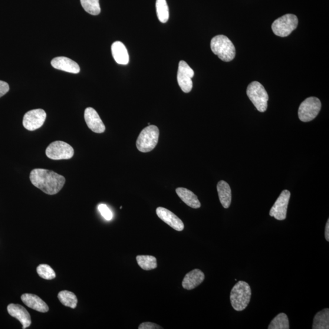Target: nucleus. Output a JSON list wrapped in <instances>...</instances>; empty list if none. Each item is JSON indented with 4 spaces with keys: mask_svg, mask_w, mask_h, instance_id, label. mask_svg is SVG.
Wrapping results in <instances>:
<instances>
[{
    "mask_svg": "<svg viewBox=\"0 0 329 329\" xmlns=\"http://www.w3.org/2000/svg\"><path fill=\"white\" fill-rule=\"evenodd\" d=\"M58 298L61 303L71 308L77 307L78 299L77 296L71 291H62L59 293Z\"/></svg>",
    "mask_w": 329,
    "mask_h": 329,
    "instance_id": "obj_23",
    "label": "nucleus"
},
{
    "mask_svg": "<svg viewBox=\"0 0 329 329\" xmlns=\"http://www.w3.org/2000/svg\"><path fill=\"white\" fill-rule=\"evenodd\" d=\"M84 118L88 128L94 133L101 134L106 130L103 121L94 108L87 107L85 110Z\"/></svg>",
    "mask_w": 329,
    "mask_h": 329,
    "instance_id": "obj_12",
    "label": "nucleus"
},
{
    "mask_svg": "<svg viewBox=\"0 0 329 329\" xmlns=\"http://www.w3.org/2000/svg\"><path fill=\"white\" fill-rule=\"evenodd\" d=\"M194 71L188 64L184 61H180L177 71V82L181 89L185 93H189L193 88L192 78L194 77Z\"/></svg>",
    "mask_w": 329,
    "mask_h": 329,
    "instance_id": "obj_9",
    "label": "nucleus"
},
{
    "mask_svg": "<svg viewBox=\"0 0 329 329\" xmlns=\"http://www.w3.org/2000/svg\"><path fill=\"white\" fill-rule=\"evenodd\" d=\"M325 237L327 242H329V220H327L325 229Z\"/></svg>",
    "mask_w": 329,
    "mask_h": 329,
    "instance_id": "obj_31",
    "label": "nucleus"
},
{
    "mask_svg": "<svg viewBox=\"0 0 329 329\" xmlns=\"http://www.w3.org/2000/svg\"><path fill=\"white\" fill-rule=\"evenodd\" d=\"M46 155L52 160L70 159L74 155V150L64 141H56L48 147Z\"/></svg>",
    "mask_w": 329,
    "mask_h": 329,
    "instance_id": "obj_8",
    "label": "nucleus"
},
{
    "mask_svg": "<svg viewBox=\"0 0 329 329\" xmlns=\"http://www.w3.org/2000/svg\"><path fill=\"white\" fill-rule=\"evenodd\" d=\"M176 192L181 200L192 208L199 209L202 206L197 196L192 191L180 187L176 189Z\"/></svg>",
    "mask_w": 329,
    "mask_h": 329,
    "instance_id": "obj_19",
    "label": "nucleus"
},
{
    "mask_svg": "<svg viewBox=\"0 0 329 329\" xmlns=\"http://www.w3.org/2000/svg\"><path fill=\"white\" fill-rule=\"evenodd\" d=\"M205 279V275L199 269H193L185 276L182 283V287L187 290H192L202 284Z\"/></svg>",
    "mask_w": 329,
    "mask_h": 329,
    "instance_id": "obj_16",
    "label": "nucleus"
},
{
    "mask_svg": "<svg viewBox=\"0 0 329 329\" xmlns=\"http://www.w3.org/2000/svg\"><path fill=\"white\" fill-rule=\"evenodd\" d=\"M47 114L41 108L31 110L24 115L23 124L25 129L28 131H35L39 129L44 124Z\"/></svg>",
    "mask_w": 329,
    "mask_h": 329,
    "instance_id": "obj_11",
    "label": "nucleus"
},
{
    "mask_svg": "<svg viewBox=\"0 0 329 329\" xmlns=\"http://www.w3.org/2000/svg\"><path fill=\"white\" fill-rule=\"evenodd\" d=\"M136 260L138 265L144 270L149 271L157 267V259L152 255H137Z\"/></svg>",
    "mask_w": 329,
    "mask_h": 329,
    "instance_id": "obj_22",
    "label": "nucleus"
},
{
    "mask_svg": "<svg viewBox=\"0 0 329 329\" xmlns=\"http://www.w3.org/2000/svg\"><path fill=\"white\" fill-rule=\"evenodd\" d=\"M251 289L248 283L239 281L230 292V300L233 309L237 312L244 310L251 298Z\"/></svg>",
    "mask_w": 329,
    "mask_h": 329,
    "instance_id": "obj_2",
    "label": "nucleus"
},
{
    "mask_svg": "<svg viewBox=\"0 0 329 329\" xmlns=\"http://www.w3.org/2000/svg\"><path fill=\"white\" fill-rule=\"evenodd\" d=\"M159 130L154 125H149L141 131L137 140V149L142 153L150 152L156 148L159 141Z\"/></svg>",
    "mask_w": 329,
    "mask_h": 329,
    "instance_id": "obj_4",
    "label": "nucleus"
},
{
    "mask_svg": "<svg viewBox=\"0 0 329 329\" xmlns=\"http://www.w3.org/2000/svg\"><path fill=\"white\" fill-rule=\"evenodd\" d=\"M291 193L287 190H283L269 212V215L280 221L287 217V209Z\"/></svg>",
    "mask_w": 329,
    "mask_h": 329,
    "instance_id": "obj_10",
    "label": "nucleus"
},
{
    "mask_svg": "<svg viewBox=\"0 0 329 329\" xmlns=\"http://www.w3.org/2000/svg\"><path fill=\"white\" fill-rule=\"evenodd\" d=\"M321 101L318 98L309 97L299 107L298 116L303 122H308L317 117L321 110Z\"/></svg>",
    "mask_w": 329,
    "mask_h": 329,
    "instance_id": "obj_7",
    "label": "nucleus"
},
{
    "mask_svg": "<svg viewBox=\"0 0 329 329\" xmlns=\"http://www.w3.org/2000/svg\"><path fill=\"white\" fill-rule=\"evenodd\" d=\"M81 5L85 11L91 15H97L101 12L99 0H81Z\"/></svg>",
    "mask_w": 329,
    "mask_h": 329,
    "instance_id": "obj_26",
    "label": "nucleus"
},
{
    "mask_svg": "<svg viewBox=\"0 0 329 329\" xmlns=\"http://www.w3.org/2000/svg\"><path fill=\"white\" fill-rule=\"evenodd\" d=\"M156 213L159 218L170 226L171 228L177 230V231H182L184 230V225L182 220L169 210L163 208V207H158L156 209Z\"/></svg>",
    "mask_w": 329,
    "mask_h": 329,
    "instance_id": "obj_13",
    "label": "nucleus"
},
{
    "mask_svg": "<svg viewBox=\"0 0 329 329\" xmlns=\"http://www.w3.org/2000/svg\"><path fill=\"white\" fill-rule=\"evenodd\" d=\"M9 90V84L7 82L0 81V98L4 96Z\"/></svg>",
    "mask_w": 329,
    "mask_h": 329,
    "instance_id": "obj_30",
    "label": "nucleus"
},
{
    "mask_svg": "<svg viewBox=\"0 0 329 329\" xmlns=\"http://www.w3.org/2000/svg\"><path fill=\"white\" fill-rule=\"evenodd\" d=\"M37 272L41 278L46 280H51L56 278V273L51 266L42 264L37 268Z\"/></svg>",
    "mask_w": 329,
    "mask_h": 329,
    "instance_id": "obj_27",
    "label": "nucleus"
},
{
    "mask_svg": "<svg viewBox=\"0 0 329 329\" xmlns=\"http://www.w3.org/2000/svg\"><path fill=\"white\" fill-rule=\"evenodd\" d=\"M298 19L294 14H288L276 20L272 24V30L279 37H287L297 28Z\"/></svg>",
    "mask_w": 329,
    "mask_h": 329,
    "instance_id": "obj_6",
    "label": "nucleus"
},
{
    "mask_svg": "<svg viewBox=\"0 0 329 329\" xmlns=\"http://www.w3.org/2000/svg\"><path fill=\"white\" fill-rule=\"evenodd\" d=\"M219 199L224 208L228 209L231 204V189L228 183L225 180H221L217 184Z\"/></svg>",
    "mask_w": 329,
    "mask_h": 329,
    "instance_id": "obj_20",
    "label": "nucleus"
},
{
    "mask_svg": "<svg viewBox=\"0 0 329 329\" xmlns=\"http://www.w3.org/2000/svg\"><path fill=\"white\" fill-rule=\"evenodd\" d=\"M210 47L214 54L223 61H232L235 57V48L228 37L218 35L214 37L210 43Z\"/></svg>",
    "mask_w": 329,
    "mask_h": 329,
    "instance_id": "obj_3",
    "label": "nucleus"
},
{
    "mask_svg": "<svg viewBox=\"0 0 329 329\" xmlns=\"http://www.w3.org/2000/svg\"><path fill=\"white\" fill-rule=\"evenodd\" d=\"M246 93L250 100L259 112L264 113L267 109L268 95L265 87L260 82H252L247 88Z\"/></svg>",
    "mask_w": 329,
    "mask_h": 329,
    "instance_id": "obj_5",
    "label": "nucleus"
},
{
    "mask_svg": "<svg viewBox=\"0 0 329 329\" xmlns=\"http://www.w3.org/2000/svg\"><path fill=\"white\" fill-rule=\"evenodd\" d=\"M98 209L104 219H106L107 221H110V220L113 219V214L106 205L101 204V205L98 206Z\"/></svg>",
    "mask_w": 329,
    "mask_h": 329,
    "instance_id": "obj_28",
    "label": "nucleus"
},
{
    "mask_svg": "<svg viewBox=\"0 0 329 329\" xmlns=\"http://www.w3.org/2000/svg\"><path fill=\"white\" fill-rule=\"evenodd\" d=\"M112 54L117 63L127 65L129 63L130 57L126 47L122 42H115L111 47Z\"/></svg>",
    "mask_w": 329,
    "mask_h": 329,
    "instance_id": "obj_18",
    "label": "nucleus"
},
{
    "mask_svg": "<svg viewBox=\"0 0 329 329\" xmlns=\"http://www.w3.org/2000/svg\"><path fill=\"white\" fill-rule=\"evenodd\" d=\"M289 321L287 315L284 313L279 314L273 319L268 329H289Z\"/></svg>",
    "mask_w": 329,
    "mask_h": 329,
    "instance_id": "obj_25",
    "label": "nucleus"
},
{
    "mask_svg": "<svg viewBox=\"0 0 329 329\" xmlns=\"http://www.w3.org/2000/svg\"><path fill=\"white\" fill-rule=\"evenodd\" d=\"M8 312L11 317L21 322L22 328L25 329L31 324V316L26 309L19 304H11L8 306Z\"/></svg>",
    "mask_w": 329,
    "mask_h": 329,
    "instance_id": "obj_14",
    "label": "nucleus"
},
{
    "mask_svg": "<svg viewBox=\"0 0 329 329\" xmlns=\"http://www.w3.org/2000/svg\"><path fill=\"white\" fill-rule=\"evenodd\" d=\"M162 329V327L155 323H153L151 322H145L141 323L139 326V329Z\"/></svg>",
    "mask_w": 329,
    "mask_h": 329,
    "instance_id": "obj_29",
    "label": "nucleus"
},
{
    "mask_svg": "<svg viewBox=\"0 0 329 329\" xmlns=\"http://www.w3.org/2000/svg\"><path fill=\"white\" fill-rule=\"evenodd\" d=\"M313 329H328L329 328V310L325 308L324 310L317 313L314 319Z\"/></svg>",
    "mask_w": 329,
    "mask_h": 329,
    "instance_id": "obj_21",
    "label": "nucleus"
},
{
    "mask_svg": "<svg viewBox=\"0 0 329 329\" xmlns=\"http://www.w3.org/2000/svg\"><path fill=\"white\" fill-rule=\"evenodd\" d=\"M21 299L27 307L33 310L42 313H46L49 310L47 304L37 295L25 294L21 296Z\"/></svg>",
    "mask_w": 329,
    "mask_h": 329,
    "instance_id": "obj_17",
    "label": "nucleus"
},
{
    "mask_svg": "<svg viewBox=\"0 0 329 329\" xmlns=\"http://www.w3.org/2000/svg\"><path fill=\"white\" fill-rule=\"evenodd\" d=\"M51 65L56 69L77 74L80 73V67L77 62L66 57L56 58L51 62Z\"/></svg>",
    "mask_w": 329,
    "mask_h": 329,
    "instance_id": "obj_15",
    "label": "nucleus"
},
{
    "mask_svg": "<svg viewBox=\"0 0 329 329\" xmlns=\"http://www.w3.org/2000/svg\"><path fill=\"white\" fill-rule=\"evenodd\" d=\"M29 178L33 185L49 195H54L60 192L65 183L63 176L46 169L32 170Z\"/></svg>",
    "mask_w": 329,
    "mask_h": 329,
    "instance_id": "obj_1",
    "label": "nucleus"
},
{
    "mask_svg": "<svg viewBox=\"0 0 329 329\" xmlns=\"http://www.w3.org/2000/svg\"><path fill=\"white\" fill-rule=\"evenodd\" d=\"M156 11L158 19L160 22H167L169 19V9L166 0H157Z\"/></svg>",
    "mask_w": 329,
    "mask_h": 329,
    "instance_id": "obj_24",
    "label": "nucleus"
}]
</instances>
